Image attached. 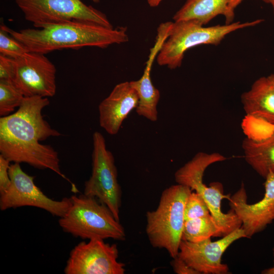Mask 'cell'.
Returning a JSON list of instances; mask_svg holds the SVG:
<instances>
[{
    "mask_svg": "<svg viewBox=\"0 0 274 274\" xmlns=\"http://www.w3.org/2000/svg\"><path fill=\"white\" fill-rule=\"evenodd\" d=\"M50 104L48 97H24L16 112L0 118V153L14 163H25L39 169H49L76 186L61 172L57 152L40 142L61 135L42 115Z\"/></svg>",
    "mask_w": 274,
    "mask_h": 274,
    "instance_id": "1",
    "label": "cell"
},
{
    "mask_svg": "<svg viewBox=\"0 0 274 274\" xmlns=\"http://www.w3.org/2000/svg\"><path fill=\"white\" fill-rule=\"evenodd\" d=\"M10 36L29 52L46 54L62 49L85 47L105 48L128 41L126 29H114L93 23L69 21L45 25L41 28L14 30L2 25Z\"/></svg>",
    "mask_w": 274,
    "mask_h": 274,
    "instance_id": "2",
    "label": "cell"
},
{
    "mask_svg": "<svg viewBox=\"0 0 274 274\" xmlns=\"http://www.w3.org/2000/svg\"><path fill=\"white\" fill-rule=\"evenodd\" d=\"M191 192L186 186L172 185L162 191L156 209L146 213V232L151 245L165 249L172 258L179 253L185 204Z\"/></svg>",
    "mask_w": 274,
    "mask_h": 274,
    "instance_id": "3",
    "label": "cell"
},
{
    "mask_svg": "<svg viewBox=\"0 0 274 274\" xmlns=\"http://www.w3.org/2000/svg\"><path fill=\"white\" fill-rule=\"evenodd\" d=\"M263 21L258 19L209 27L192 21H174L157 55V62L170 69L177 68L181 66L185 53L188 49L200 45H218L229 34L255 26Z\"/></svg>",
    "mask_w": 274,
    "mask_h": 274,
    "instance_id": "4",
    "label": "cell"
},
{
    "mask_svg": "<svg viewBox=\"0 0 274 274\" xmlns=\"http://www.w3.org/2000/svg\"><path fill=\"white\" fill-rule=\"evenodd\" d=\"M71 199L70 208L58 221L64 232L83 239H125L124 227L105 204L84 194Z\"/></svg>",
    "mask_w": 274,
    "mask_h": 274,
    "instance_id": "5",
    "label": "cell"
},
{
    "mask_svg": "<svg viewBox=\"0 0 274 274\" xmlns=\"http://www.w3.org/2000/svg\"><path fill=\"white\" fill-rule=\"evenodd\" d=\"M225 160L226 157L219 153L198 152L175 174L177 184L186 186L202 196L219 227L221 236L241 227L242 221L232 210L227 213L222 211V200H229L230 196L224 193L222 184L215 182L208 186L203 182V176L209 166Z\"/></svg>",
    "mask_w": 274,
    "mask_h": 274,
    "instance_id": "6",
    "label": "cell"
},
{
    "mask_svg": "<svg viewBox=\"0 0 274 274\" xmlns=\"http://www.w3.org/2000/svg\"><path fill=\"white\" fill-rule=\"evenodd\" d=\"M25 19L36 28L69 21L113 27L106 15L81 0H15Z\"/></svg>",
    "mask_w": 274,
    "mask_h": 274,
    "instance_id": "7",
    "label": "cell"
},
{
    "mask_svg": "<svg viewBox=\"0 0 274 274\" xmlns=\"http://www.w3.org/2000/svg\"><path fill=\"white\" fill-rule=\"evenodd\" d=\"M92 153V172L85 182L84 194L95 197L105 204L119 221L122 191L114 156L109 150L102 134L94 132Z\"/></svg>",
    "mask_w": 274,
    "mask_h": 274,
    "instance_id": "8",
    "label": "cell"
},
{
    "mask_svg": "<svg viewBox=\"0 0 274 274\" xmlns=\"http://www.w3.org/2000/svg\"><path fill=\"white\" fill-rule=\"evenodd\" d=\"M11 182L9 188L0 194V209L32 207L44 210L54 216H63L71 207V197L59 200L48 197L35 184V177L24 172L20 163L9 167Z\"/></svg>",
    "mask_w": 274,
    "mask_h": 274,
    "instance_id": "9",
    "label": "cell"
},
{
    "mask_svg": "<svg viewBox=\"0 0 274 274\" xmlns=\"http://www.w3.org/2000/svg\"><path fill=\"white\" fill-rule=\"evenodd\" d=\"M116 244L103 239L82 241L71 250L64 269L65 274H124L125 264L118 261Z\"/></svg>",
    "mask_w": 274,
    "mask_h": 274,
    "instance_id": "10",
    "label": "cell"
},
{
    "mask_svg": "<svg viewBox=\"0 0 274 274\" xmlns=\"http://www.w3.org/2000/svg\"><path fill=\"white\" fill-rule=\"evenodd\" d=\"M14 65L13 82L25 97L55 94L56 69L45 54L27 52L14 58Z\"/></svg>",
    "mask_w": 274,
    "mask_h": 274,
    "instance_id": "11",
    "label": "cell"
},
{
    "mask_svg": "<svg viewBox=\"0 0 274 274\" xmlns=\"http://www.w3.org/2000/svg\"><path fill=\"white\" fill-rule=\"evenodd\" d=\"M247 238L240 227L216 241L211 238L197 243L181 242L178 257L200 274H227L229 267L222 262V257L235 241Z\"/></svg>",
    "mask_w": 274,
    "mask_h": 274,
    "instance_id": "12",
    "label": "cell"
},
{
    "mask_svg": "<svg viewBox=\"0 0 274 274\" xmlns=\"http://www.w3.org/2000/svg\"><path fill=\"white\" fill-rule=\"evenodd\" d=\"M265 180L264 195L259 201L248 203L244 183L228 200L230 209L242 221L241 227L247 238L263 231L274 221V173L270 171Z\"/></svg>",
    "mask_w": 274,
    "mask_h": 274,
    "instance_id": "13",
    "label": "cell"
},
{
    "mask_svg": "<svg viewBox=\"0 0 274 274\" xmlns=\"http://www.w3.org/2000/svg\"><path fill=\"white\" fill-rule=\"evenodd\" d=\"M138 103V93L130 82L117 84L98 106L100 126L110 134H117L123 121Z\"/></svg>",
    "mask_w": 274,
    "mask_h": 274,
    "instance_id": "14",
    "label": "cell"
},
{
    "mask_svg": "<svg viewBox=\"0 0 274 274\" xmlns=\"http://www.w3.org/2000/svg\"><path fill=\"white\" fill-rule=\"evenodd\" d=\"M164 40L163 36H157L155 43L150 50L142 76L138 80L130 81L139 96V103L135 109L137 114L153 122L158 119L157 105L160 94L152 82L151 71L153 61Z\"/></svg>",
    "mask_w": 274,
    "mask_h": 274,
    "instance_id": "15",
    "label": "cell"
},
{
    "mask_svg": "<svg viewBox=\"0 0 274 274\" xmlns=\"http://www.w3.org/2000/svg\"><path fill=\"white\" fill-rule=\"evenodd\" d=\"M241 102L248 116L274 126V85L267 76L255 81L242 94Z\"/></svg>",
    "mask_w": 274,
    "mask_h": 274,
    "instance_id": "16",
    "label": "cell"
},
{
    "mask_svg": "<svg viewBox=\"0 0 274 274\" xmlns=\"http://www.w3.org/2000/svg\"><path fill=\"white\" fill-rule=\"evenodd\" d=\"M230 0H186L173 17L175 22L192 21L205 25L218 15H223L225 23H232L228 9Z\"/></svg>",
    "mask_w": 274,
    "mask_h": 274,
    "instance_id": "17",
    "label": "cell"
},
{
    "mask_svg": "<svg viewBox=\"0 0 274 274\" xmlns=\"http://www.w3.org/2000/svg\"><path fill=\"white\" fill-rule=\"evenodd\" d=\"M242 148L247 163L265 179L268 173H274V130L260 139L247 138Z\"/></svg>",
    "mask_w": 274,
    "mask_h": 274,
    "instance_id": "18",
    "label": "cell"
},
{
    "mask_svg": "<svg viewBox=\"0 0 274 274\" xmlns=\"http://www.w3.org/2000/svg\"><path fill=\"white\" fill-rule=\"evenodd\" d=\"M212 236H221V234L211 214L185 221L182 241L197 243Z\"/></svg>",
    "mask_w": 274,
    "mask_h": 274,
    "instance_id": "19",
    "label": "cell"
},
{
    "mask_svg": "<svg viewBox=\"0 0 274 274\" xmlns=\"http://www.w3.org/2000/svg\"><path fill=\"white\" fill-rule=\"evenodd\" d=\"M25 96L13 82L0 80V115H9L19 108Z\"/></svg>",
    "mask_w": 274,
    "mask_h": 274,
    "instance_id": "20",
    "label": "cell"
},
{
    "mask_svg": "<svg viewBox=\"0 0 274 274\" xmlns=\"http://www.w3.org/2000/svg\"><path fill=\"white\" fill-rule=\"evenodd\" d=\"M27 52H29L26 48L18 41L10 36L1 25L0 27L1 55L16 58Z\"/></svg>",
    "mask_w": 274,
    "mask_h": 274,
    "instance_id": "21",
    "label": "cell"
},
{
    "mask_svg": "<svg viewBox=\"0 0 274 274\" xmlns=\"http://www.w3.org/2000/svg\"><path fill=\"white\" fill-rule=\"evenodd\" d=\"M210 211L202 196L191 192L187 199L184 209L185 221L210 215Z\"/></svg>",
    "mask_w": 274,
    "mask_h": 274,
    "instance_id": "22",
    "label": "cell"
},
{
    "mask_svg": "<svg viewBox=\"0 0 274 274\" xmlns=\"http://www.w3.org/2000/svg\"><path fill=\"white\" fill-rule=\"evenodd\" d=\"M14 58L0 55V80L13 82Z\"/></svg>",
    "mask_w": 274,
    "mask_h": 274,
    "instance_id": "23",
    "label": "cell"
},
{
    "mask_svg": "<svg viewBox=\"0 0 274 274\" xmlns=\"http://www.w3.org/2000/svg\"><path fill=\"white\" fill-rule=\"evenodd\" d=\"M10 161L0 154V194L9 187L11 180L9 175Z\"/></svg>",
    "mask_w": 274,
    "mask_h": 274,
    "instance_id": "24",
    "label": "cell"
},
{
    "mask_svg": "<svg viewBox=\"0 0 274 274\" xmlns=\"http://www.w3.org/2000/svg\"><path fill=\"white\" fill-rule=\"evenodd\" d=\"M170 264L177 274H200L178 256L173 258Z\"/></svg>",
    "mask_w": 274,
    "mask_h": 274,
    "instance_id": "25",
    "label": "cell"
},
{
    "mask_svg": "<svg viewBox=\"0 0 274 274\" xmlns=\"http://www.w3.org/2000/svg\"><path fill=\"white\" fill-rule=\"evenodd\" d=\"M244 0H230L228 5V9L231 18L233 20L234 17V10L236 7L243 1Z\"/></svg>",
    "mask_w": 274,
    "mask_h": 274,
    "instance_id": "26",
    "label": "cell"
},
{
    "mask_svg": "<svg viewBox=\"0 0 274 274\" xmlns=\"http://www.w3.org/2000/svg\"><path fill=\"white\" fill-rule=\"evenodd\" d=\"M273 251V255L274 257V247L272 249ZM261 273L262 274H274V260L273 262V265L271 267H270L269 268H266L264 270H263Z\"/></svg>",
    "mask_w": 274,
    "mask_h": 274,
    "instance_id": "27",
    "label": "cell"
},
{
    "mask_svg": "<svg viewBox=\"0 0 274 274\" xmlns=\"http://www.w3.org/2000/svg\"><path fill=\"white\" fill-rule=\"evenodd\" d=\"M148 5L151 7H157L163 0H147Z\"/></svg>",
    "mask_w": 274,
    "mask_h": 274,
    "instance_id": "28",
    "label": "cell"
},
{
    "mask_svg": "<svg viewBox=\"0 0 274 274\" xmlns=\"http://www.w3.org/2000/svg\"><path fill=\"white\" fill-rule=\"evenodd\" d=\"M263 2L269 4L271 6L272 9H273V12L274 14V0H262Z\"/></svg>",
    "mask_w": 274,
    "mask_h": 274,
    "instance_id": "29",
    "label": "cell"
},
{
    "mask_svg": "<svg viewBox=\"0 0 274 274\" xmlns=\"http://www.w3.org/2000/svg\"><path fill=\"white\" fill-rule=\"evenodd\" d=\"M272 84L274 85V73L267 76Z\"/></svg>",
    "mask_w": 274,
    "mask_h": 274,
    "instance_id": "30",
    "label": "cell"
},
{
    "mask_svg": "<svg viewBox=\"0 0 274 274\" xmlns=\"http://www.w3.org/2000/svg\"><path fill=\"white\" fill-rule=\"evenodd\" d=\"M91 1H92L93 2L95 3H98L99 2V0H91Z\"/></svg>",
    "mask_w": 274,
    "mask_h": 274,
    "instance_id": "31",
    "label": "cell"
}]
</instances>
